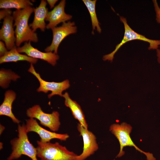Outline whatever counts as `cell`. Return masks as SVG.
<instances>
[{
    "instance_id": "6da1fadb",
    "label": "cell",
    "mask_w": 160,
    "mask_h": 160,
    "mask_svg": "<svg viewBox=\"0 0 160 160\" xmlns=\"http://www.w3.org/2000/svg\"><path fill=\"white\" fill-rule=\"evenodd\" d=\"M34 8L32 6H28L23 9L16 10L12 12V16L15 21L14 26L15 27V45L18 47L25 41H38L37 34L30 28L28 24L30 16L34 12Z\"/></svg>"
},
{
    "instance_id": "7a4b0ae2",
    "label": "cell",
    "mask_w": 160,
    "mask_h": 160,
    "mask_svg": "<svg viewBox=\"0 0 160 160\" xmlns=\"http://www.w3.org/2000/svg\"><path fill=\"white\" fill-rule=\"evenodd\" d=\"M17 131V137L10 141L12 151L7 160L17 159L23 155L28 157L31 160H38L36 148L29 140L25 124H18Z\"/></svg>"
},
{
    "instance_id": "3957f363",
    "label": "cell",
    "mask_w": 160,
    "mask_h": 160,
    "mask_svg": "<svg viewBox=\"0 0 160 160\" xmlns=\"http://www.w3.org/2000/svg\"><path fill=\"white\" fill-rule=\"evenodd\" d=\"M37 157L41 160H76L78 155L57 142L43 143L37 141Z\"/></svg>"
},
{
    "instance_id": "277c9868",
    "label": "cell",
    "mask_w": 160,
    "mask_h": 160,
    "mask_svg": "<svg viewBox=\"0 0 160 160\" xmlns=\"http://www.w3.org/2000/svg\"><path fill=\"white\" fill-rule=\"evenodd\" d=\"M132 129L129 124L124 122L121 124H113L110 126V131L118 140L120 145V150L117 157H120L124 155L123 149L124 147L130 146L134 147L136 150L144 154L147 160H155L152 153L142 151L133 143L130 136Z\"/></svg>"
},
{
    "instance_id": "5b68a950",
    "label": "cell",
    "mask_w": 160,
    "mask_h": 160,
    "mask_svg": "<svg viewBox=\"0 0 160 160\" xmlns=\"http://www.w3.org/2000/svg\"><path fill=\"white\" fill-rule=\"evenodd\" d=\"M120 20L124 26V32L123 38L121 41L116 46L114 50L111 53L104 55L103 60L104 61H112L114 55L119 49L125 43L133 40H138L147 42L149 44V50L157 49L160 46V40H153L148 39L144 36L134 31L129 26L126 19L123 16L120 17Z\"/></svg>"
},
{
    "instance_id": "8992f818",
    "label": "cell",
    "mask_w": 160,
    "mask_h": 160,
    "mask_svg": "<svg viewBox=\"0 0 160 160\" xmlns=\"http://www.w3.org/2000/svg\"><path fill=\"white\" fill-rule=\"evenodd\" d=\"M26 114L30 118L36 119L42 125L49 128L53 132L58 131L60 125V114L58 112L54 111L51 113H45L39 105H36L27 110Z\"/></svg>"
},
{
    "instance_id": "52a82bcc",
    "label": "cell",
    "mask_w": 160,
    "mask_h": 160,
    "mask_svg": "<svg viewBox=\"0 0 160 160\" xmlns=\"http://www.w3.org/2000/svg\"><path fill=\"white\" fill-rule=\"evenodd\" d=\"M28 71L34 76L39 82V86L37 89L38 92L47 93L49 91L51 92V93L48 95L49 98L56 95L63 97L62 92L70 86L69 81L67 79L59 82L47 81L43 80L40 74L36 71L32 63H31Z\"/></svg>"
},
{
    "instance_id": "ba28073f",
    "label": "cell",
    "mask_w": 160,
    "mask_h": 160,
    "mask_svg": "<svg viewBox=\"0 0 160 160\" xmlns=\"http://www.w3.org/2000/svg\"><path fill=\"white\" fill-rule=\"evenodd\" d=\"M75 25L74 22L69 21L63 23L60 26L52 28V41L51 44L45 49V51L54 52V53L57 54L58 48L62 41L69 35L76 32L77 28Z\"/></svg>"
},
{
    "instance_id": "9c48e42d",
    "label": "cell",
    "mask_w": 160,
    "mask_h": 160,
    "mask_svg": "<svg viewBox=\"0 0 160 160\" xmlns=\"http://www.w3.org/2000/svg\"><path fill=\"white\" fill-rule=\"evenodd\" d=\"M25 127L28 133L34 132L36 133L40 137V141L43 143L50 142L54 139L65 141L69 137L67 134L57 133L46 129L39 124L36 119L32 118L26 120Z\"/></svg>"
},
{
    "instance_id": "30bf717a",
    "label": "cell",
    "mask_w": 160,
    "mask_h": 160,
    "mask_svg": "<svg viewBox=\"0 0 160 160\" xmlns=\"http://www.w3.org/2000/svg\"><path fill=\"white\" fill-rule=\"evenodd\" d=\"M77 129L82 137L84 147L82 153L78 155L76 160H85L98 149L96 137L92 132L84 128L79 123L77 124Z\"/></svg>"
},
{
    "instance_id": "8fae6325",
    "label": "cell",
    "mask_w": 160,
    "mask_h": 160,
    "mask_svg": "<svg viewBox=\"0 0 160 160\" xmlns=\"http://www.w3.org/2000/svg\"><path fill=\"white\" fill-rule=\"evenodd\" d=\"M31 42L30 41L25 42L22 46L17 47L18 52L20 53H25L31 57L47 61L52 66L56 64L57 61L59 58L57 54L52 52H42L33 47L31 45Z\"/></svg>"
},
{
    "instance_id": "7c38bea8",
    "label": "cell",
    "mask_w": 160,
    "mask_h": 160,
    "mask_svg": "<svg viewBox=\"0 0 160 160\" xmlns=\"http://www.w3.org/2000/svg\"><path fill=\"white\" fill-rule=\"evenodd\" d=\"M66 1L62 0L50 11L48 12L45 21L49 22L46 28L52 29L56 27L61 23H64L72 18L71 15L66 14L65 12Z\"/></svg>"
},
{
    "instance_id": "4fadbf2b",
    "label": "cell",
    "mask_w": 160,
    "mask_h": 160,
    "mask_svg": "<svg viewBox=\"0 0 160 160\" xmlns=\"http://www.w3.org/2000/svg\"><path fill=\"white\" fill-rule=\"evenodd\" d=\"M13 21L12 15H8L4 18L2 25L0 30V40L4 42L7 49L10 50L16 46Z\"/></svg>"
},
{
    "instance_id": "5bb4252c",
    "label": "cell",
    "mask_w": 160,
    "mask_h": 160,
    "mask_svg": "<svg viewBox=\"0 0 160 160\" xmlns=\"http://www.w3.org/2000/svg\"><path fill=\"white\" fill-rule=\"evenodd\" d=\"M47 5L46 1L41 0L38 7L34 8V19L29 26L34 32L38 28L44 32L46 28L45 21L49 12L48 8L46 7Z\"/></svg>"
},
{
    "instance_id": "9a60e30c",
    "label": "cell",
    "mask_w": 160,
    "mask_h": 160,
    "mask_svg": "<svg viewBox=\"0 0 160 160\" xmlns=\"http://www.w3.org/2000/svg\"><path fill=\"white\" fill-rule=\"evenodd\" d=\"M16 93L12 90L6 91L4 100L0 106V115L7 116L14 123L19 124L20 121L15 117L12 111V104L16 99Z\"/></svg>"
},
{
    "instance_id": "2e32d148",
    "label": "cell",
    "mask_w": 160,
    "mask_h": 160,
    "mask_svg": "<svg viewBox=\"0 0 160 160\" xmlns=\"http://www.w3.org/2000/svg\"><path fill=\"white\" fill-rule=\"evenodd\" d=\"M63 97L65 99V105L70 109L74 117L79 121L83 127L87 129L88 124L80 105L76 101L71 99L67 92L63 94Z\"/></svg>"
},
{
    "instance_id": "e0dca14e",
    "label": "cell",
    "mask_w": 160,
    "mask_h": 160,
    "mask_svg": "<svg viewBox=\"0 0 160 160\" xmlns=\"http://www.w3.org/2000/svg\"><path fill=\"white\" fill-rule=\"evenodd\" d=\"M38 60V59L20 53L18 52L16 46L9 51H8L4 55L0 57V63L25 61L33 64L36 63Z\"/></svg>"
},
{
    "instance_id": "ac0fdd59",
    "label": "cell",
    "mask_w": 160,
    "mask_h": 160,
    "mask_svg": "<svg viewBox=\"0 0 160 160\" xmlns=\"http://www.w3.org/2000/svg\"><path fill=\"white\" fill-rule=\"evenodd\" d=\"M82 1L87 7L90 15L92 27V34H94V31L96 29L99 33H100L101 32V29L95 11V5L97 0H83Z\"/></svg>"
},
{
    "instance_id": "d6986e66",
    "label": "cell",
    "mask_w": 160,
    "mask_h": 160,
    "mask_svg": "<svg viewBox=\"0 0 160 160\" xmlns=\"http://www.w3.org/2000/svg\"><path fill=\"white\" fill-rule=\"evenodd\" d=\"M33 3L28 0H0V8L3 9L15 8L22 9L28 6H32Z\"/></svg>"
},
{
    "instance_id": "ffe728a7",
    "label": "cell",
    "mask_w": 160,
    "mask_h": 160,
    "mask_svg": "<svg viewBox=\"0 0 160 160\" xmlns=\"http://www.w3.org/2000/svg\"><path fill=\"white\" fill-rule=\"evenodd\" d=\"M20 76L10 70L1 68L0 71V85L3 88H7L11 81H16Z\"/></svg>"
},
{
    "instance_id": "44dd1931",
    "label": "cell",
    "mask_w": 160,
    "mask_h": 160,
    "mask_svg": "<svg viewBox=\"0 0 160 160\" xmlns=\"http://www.w3.org/2000/svg\"><path fill=\"white\" fill-rule=\"evenodd\" d=\"M153 2L156 13V21L158 23L160 24V7L157 0H153Z\"/></svg>"
},
{
    "instance_id": "7402d4cb",
    "label": "cell",
    "mask_w": 160,
    "mask_h": 160,
    "mask_svg": "<svg viewBox=\"0 0 160 160\" xmlns=\"http://www.w3.org/2000/svg\"><path fill=\"white\" fill-rule=\"evenodd\" d=\"M12 12L10 9H3L0 10V20L4 19L8 15H12Z\"/></svg>"
},
{
    "instance_id": "603a6c76",
    "label": "cell",
    "mask_w": 160,
    "mask_h": 160,
    "mask_svg": "<svg viewBox=\"0 0 160 160\" xmlns=\"http://www.w3.org/2000/svg\"><path fill=\"white\" fill-rule=\"evenodd\" d=\"M7 51V49L5 43L2 41H0V57L4 55Z\"/></svg>"
},
{
    "instance_id": "cb8c5ba5",
    "label": "cell",
    "mask_w": 160,
    "mask_h": 160,
    "mask_svg": "<svg viewBox=\"0 0 160 160\" xmlns=\"http://www.w3.org/2000/svg\"><path fill=\"white\" fill-rule=\"evenodd\" d=\"M58 1L57 0H47V2L48 3L50 6V8L52 9L54 7L55 5Z\"/></svg>"
},
{
    "instance_id": "d4e9b609",
    "label": "cell",
    "mask_w": 160,
    "mask_h": 160,
    "mask_svg": "<svg viewBox=\"0 0 160 160\" xmlns=\"http://www.w3.org/2000/svg\"><path fill=\"white\" fill-rule=\"evenodd\" d=\"M156 52L157 61L158 63L160 64V49H156Z\"/></svg>"
},
{
    "instance_id": "484cf974",
    "label": "cell",
    "mask_w": 160,
    "mask_h": 160,
    "mask_svg": "<svg viewBox=\"0 0 160 160\" xmlns=\"http://www.w3.org/2000/svg\"><path fill=\"white\" fill-rule=\"evenodd\" d=\"M0 135L2 134V133L3 132V131H4V129L5 127L3 126L2 125L0 124Z\"/></svg>"
},
{
    "instance_id": "4316f807",
    "label": "cell",
    "mask_w": 160,
    "mask_h": 160,
    "mask_svg": "<svg viewBox=\"0 0 160 160\" xmlns=\"http://www.w3.org/2000/svg\"><path fill=\"white\" fill-rule=\"evenodd\" d=\"M1 144L0 143V145H1V146H0V149H1L3 148V146H2V145H3V143L2 142H1Z\"/></svg>"
}]
</instances>
